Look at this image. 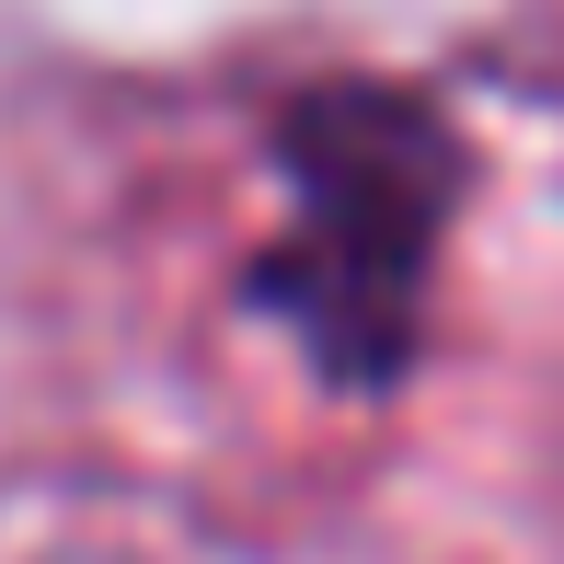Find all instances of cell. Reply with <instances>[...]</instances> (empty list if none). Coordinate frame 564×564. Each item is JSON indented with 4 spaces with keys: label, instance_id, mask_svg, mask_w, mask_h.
<instances>
[{
    "label": "cell",
    "instance_id": "cell-1",
    "mask_svg": "<svg viewBox=\"0 0 564 564\" xmlns=\"http://www.w3.org/2000/svg\"><path fill=\"white\" fill-rule=\"evenodd\" d=\"M289 185V230L242 265V312L289 323L335 392H403L426 346V265H438L473 139L415 82H300L265 127Z\"/></svg>",
    "mask_w": 564,
    "mask_h": 564
}]
</instances>
